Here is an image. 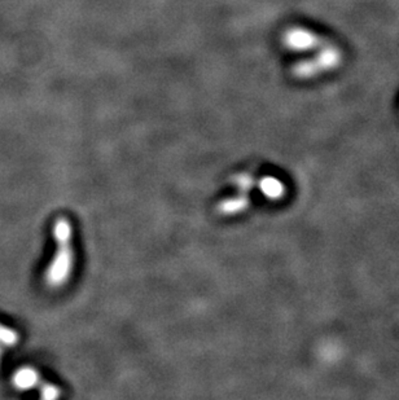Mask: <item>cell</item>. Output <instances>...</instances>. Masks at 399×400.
I'll use <instances>...</instances> for the list:
<instances>
[{"instance_id": "cell-3", "label": "cell", "mask_w": 399, "mask_h": 400, "mask_svg": "<svg viewBox=\"0 0 399 400\" xmlns=\"http://www.w3.org/2000/svg\"><path fill=\"white\" fill-rule=\"evenodd\" d=\"M232 184L236 187V194L218 202L217 211L220 216H232L243 213L249 208L251 199L249 192L256 184V177L251 172H239L232 177Z\"/></svg>"}, {"instance_id": "cell-4", "label": "cell", "mask_w": 399, "mask_h": 400, "mask_svg": "<svg viewBox=\"0 0 399 400\" xmlns=\"http://www.w3.org/2000/svg\"><path fill=\"white\" fill-rule=\"evenodd\" d=\"M282 42L287 49L293 52L316 51L327 43L321 35L304 26H290V29L284 31Z\"/></svg>"}, {"instance_id": "cell-2", "label": "cell", "mask_w": 399, "mask_h": 400, "mask_svg": "<svg viewBox=\"0 0 399 400\" xmlns=\"http://www.w3.org/2000/svg\"><path fill=\"white\" fill-rule=\"evenodd\" d=\"M343 62V52L338 47L330 43L316 49V54L313 57L296 62L292 66V76L299 81H309L319 77L321 74L329 73L337 69Z\"/></svg>"}, {"instance_id": "cell-6", "label": "cell", "mask_w": 399, "mask_h": 400, "mask_svg": "<svg viewBox=\"0 0 399 400\" xmlns=\"http://www.w3.org/2000/svg\"><path fill=\"white\" fill-rule=\"evenodd\" d=\"M259 188L270 199H280L284 194V185L275 177H263L259 182Z\"/></svg>"}, {"instance_id": "cell-1", "label": "cell", "mask_w": 399, "mask_h": 400, "mask_svg": "<svg viewBox=\"0 0 399 400\" xmlns=\"http://www.w3.org/2000/svg\"><path fill=\"white\" fill-rule=\"evenodd\" d=\"M71 224L66 218L60 216L54 225V237L56 241L55 254L46 271V283L49 288H60L71 278L74 263V250Z\"/></svg>"}, {"instance_id": "cell-7", "label": "cell", "mask_w": 399, "mask_h": 400, "mask_svg": "<svg viewBox=\"0 0 399 400\" xmlns=\"http://www.w3.org/2000/svg\"><path fill=\"white\" fill-rule=\"evenodd\" d=\"M0 342L6 347L15 346L18 342L17 331L0 323Z\"/></svg>"}, {"instance_id": "cell-8", "label": "cell", "mask_w": 399, "mask_h": 400, "mask_svg": "<svg viewBox=\"0 0 399 400\" xmlns=\"http://www.w3.org/2000/svg\"><path fill=\"white\" fill-rule=\"evenodd\" d=\"M3 347L6 346H4V345H3L1 342H0V359H1V354H3Z\"/></svg>"}, {"instance_id": "cell-5", "label": "cell", "mask_w": 399, "mask_h": 400, "mask_svg": "<svg viewBox=\"0 0 399 400\" xmlns=\"http://www.w3.org/2000/svg\"><path fill=\"white\" fill-rule=\"evenodd\" d=\"M12 381H13V385L20 390H29L32 387H38L42 398L44 399H56L61 395V392L57 386L42 380L40 372L32 367L20 368L13 375Z\"/></svg>"}]
</instances>
